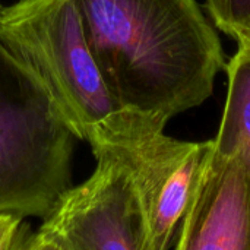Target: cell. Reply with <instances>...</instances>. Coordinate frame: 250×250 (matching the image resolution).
<instances>
[{
  "instance_id": "cell-1",
  "label": "cell",
  "mask_w": 250,
  "mask_h": 250,
  "mask_svg": "<svg viewBox=\"0 0 250 250\" xmlns=\"http://www.w3.org/2000/svg\"><path fill=\"white\" fill-rule=\"evenodd\" d=\"M100 73L122 110L163 123L208 100L226 67L198 0H76Z\"/></svg>"
},
{
  "instance_id": "cell-2",
  "label": "cell",
  "mask_w": 250,
  "mask_h": 250,
  "mask_svg": "<svg viewBox=\"0 0 250 250\" xmlns=\"http://www.w3.org/2000/svg\"><path fill=\"white\" fill-rule=\"evenodd\" d=\"M0 45L40 83L78 141L94 144L123 117L91 54L76 0L1 4Z\"/></svg>"
},
{
  "instance_id": "cell-3",
  "label": "cell",
  "mask_w": 250,
  "mask_h": 250,
  "mask_svg": "<svg viewBox=\"0 0 250 250\" xmlns=\"http://www.w3.org/2000/svg\"><path fill=\"white\" fill-rule=\"evenodd\" d=\"M76 136L0 45V215L47 220L73 185Z\"/></svg>"
},
{
  "instance_id": "cell-4",
  "label": "cell",
  "mask_w": 250,
  "mask_h": 250,
  "mask_svg": "<svg viewBox=\"0 0 250 250\" xmlns=\"http://www.w3.org/2000/svg\"><path fill=\"white\" fill-rule=\"evenodd\" d=\"M166 123L133 111L91 144L95 158L122 171L136 212L142 250H168L188 208L209 141L164 133Z\"/></svg>"
},
{
  "instance_id": "cell-5",
  "label": "cell",
  "mask_w": 250,
  "mask_h": 250,
  "mask_svg": "<svg viewBox=\"0 0 250 250\" xmlns=\"http://www.w3.org/2000/svg\"><path fill=\"white\" fill-rule=\"evenodd\" d=\"M92 174L73 186L40 231L70 250H142L132 196L122 171L95 158Z\"/></svg>"
},
{
  "instance_id": "cell-6",
  "label": "cell",
  "mask_w": 250,
  "mask_h": 250,
  "mask_svg": "<svg viewBox=\"0 0 250 250\" xmlns=\"http://www.w3.org/2000/svg\"><path fill=\"white\" fill-rule=\"evenodd\" d=\"M176 250H250V180L211 139L176 233Z\"/></svg>"
},
{
  "instance_id": "cell-7",
  "label": "cell",
  "mask_w": 250,
  "mask_h": 250,
  "mask_svg": "<svg viewBox=\"0 0 250 250\" xmlns=\"http://www.w3.org/2000/svg\"><path fill=\"white\" fill-rule=\"evenodd\" d=\"M227 70V95L214 144L239 158L250 180V44L237 42Z\"/></svg>"
},
{
  "instance_id": "cell-8",
  "label": "cell",
  "mask_w": 250,
  "mask_h": 250,
  "mask_svg": "<svg viewBox=\"0 0 250 250\" xmlns=\"http://www.w3.org/2000/svg\"><path fill=\"white\" fill-rule=\"evenodd\" d=\"M207 9L215 26L233 40L249 32L250 0H207Z\"/></svg>"
},
{
  "instance_id": "cell-9",
  "label": "cell",
  "mask_w": 250,
  "mask_h": 250,
  "mask_svg": "<svg viewBox=\"0 0 250 250\" xmlns=\"http://www.w3.org/2000/svg\"><path fill=\"white\" fill-rule=\"evenodd\" d=\"M32 236L22 218L0 215V250H28Z\"/></svg>"
},
{
  "instance_id": "cell-10",
  "label": "cell",
  "mask_w": 250,
  "mask_h": 250,
  "mask_svg": "<svg viewBox=\"0 0 250 250\" xmlns=\"http://www.w3.org/2000/svg\"><path fill=\"white\" fill-rule=\"evenodd\" d=\"M35 250H70L64 243H62L60 240L47 236L42 231H37V248Z\"/></svg>"
},
{
  "instance_id": "cell-11",
  "label": "cell",
  "mask_w": 250,
  "mask_h": 250,
  "mask_svg": "<svg viewBox=\"0 0 250 250\" xmlns=\"http://www.w3.org/2000/svg\"><path fill=\"white\" fill-rule=\"evenodd\" d=\"M37 248V231L34 233V236H32V240H31V246H29V249L28 250H35Z\"/></svg>"
},
{
  "instance_id": "cell-12",
  "label": "cell",
  "mask_w": 250,
  "mask_h": 250,
  "mask_svg": "<svg viewBox=\"0 0 250 250\" xmlns=\"http://www.w3.org/2000/svg\"><path fill=\"white\" fill-rule=\"evenodd\" d=\"M237 42H249L250 44V29H249V32H248V34H246V35H245L242 40H239Z\"/></svg>"
},
{
  "instance_id": "cell-13",
  "label": "cell",
  "mask_w": 250,
  "mask_h": 250,
  "mask_svg": "<svg viewBox=\"0 0 250 250\" xmlns=\"http://www.w3.org/2000/svg\"><path fill=\"white\" fill-rule=\"evenodd\" d=\"M0 9H1V4H0Z\"/></svg>"
}]
</instances>
